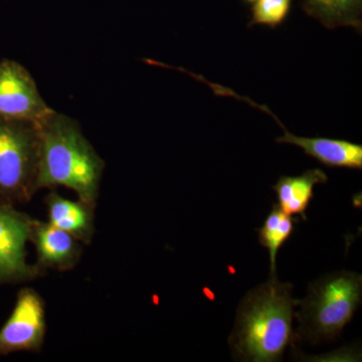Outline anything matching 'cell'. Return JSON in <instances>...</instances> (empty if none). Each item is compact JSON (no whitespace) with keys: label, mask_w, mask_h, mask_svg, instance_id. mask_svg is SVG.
<instances>
[{"label":"cell","mask_w":362,"mask_h":362,"mask_svg":"<svg viewBox=\"0 0 362 362\" xmlns=\"http://www.w3.org/2000/svg\"><path fill=\"white\" fill-rule=\"evenodd\" d=\"M45 330L44 299L32 288H23L18 293L11 316L0 329V356L40 351Z\"/></svg>","instance_id":"5"},{"label":"cell","mask_w":362,"mask_h":362,"mask_svg":"<svg viewBox=\"0 0 362 362\" xmlns=\"http://www.w3.org/2000/svg\"><path fill=\"white\" fill-rule=\"evenodd\" d=\"M245 1H247V2H255V1H257V0H245Z\"/></svg>","instance_id":"14"},{"label":"cell","mask_w":362,"mask_h":362,"mask_svg":"<svg viewBox=\"0 0 362 362\" xmlns=\"http://www.w3.org/2000/svg\"><path fill=\"white\" fill-rule=\"evenodd\" d=\"M54 109L40 96L30 71L13 59L0 61V118L39 123Z\"/></svg>","instance_id":"6"},{"label":"cell","mask_w":362,"mask_h":362,"mask_svg":"<svg viewBox=\"0 0 362 362\" xmlns=\"http://www.w3.org/2000/svg\"><path fill=\"white\" fill-rule=\"evenodd\" d=\"M327 175L322 169L314 168L297 176H281L273 187L277 194L278 206L290 216H303L314 197V187L327 182Z\"/></svg>","instance_id":"10"},{"label":"cell","mask_w":362,"mask_h":362,"mask_svg":"<svg viewBox=\"0 0 362 362\" xmlns=\"http://www.w3.org/2000/svg\"><path fill=\"white\" fill-rule=\"evenodd\" d=\"M39 123L0 118V204L16 206L37 190Z\"/></svg>","instance_id":"4"},{"label":"cell","mask_w":362,"mask_h":362,"mask_svg":"<svg viewBox=\"0 0 362 362\" xmlns=\"http://www.w3.org/2000/svg\"><path fill=\"white\" fill-rule=\"evenodd\" d=\"M297 218L287 214L274 204L262 228H258V239L261 246L266 247L270 258V276H277V256L281 247L290 239L295 230Z\"/></svg>","instance_id":"12"},{"label":"cell","mask_w":362,"mask_h":362,"mask_svg":"<svg viewBox=\"0 0 362 362\" xmlns=\"http://www.w3.org/2000/svg\"><path fill=\"white\" fill-rule=\"evenodd\" d=\"M291 4L292 0H257L252 7V18L249 26L277 28L289 16Z\"/></svg>","instance_id":"13"},{"label":"cell","mask_w":362,"mask_h":362,"mask_svg":"<svg viewBox=\"0 0 362 362\" xmlns=\"http://www.w3.org/2000/svg\"><path fill=\"white\" fill-rule=\"evenodd\" d=\"M33 221L13 206L0 204V283L23 282L42 274L26 261Z\"/></svg>","instance_id":"7"},{"label":"cell","mask_w":362,"mask_h":362,"mask_svg":"<svg viewBox=\"0 0 362 362\" xmlns=\"http://www.w3.org/2000/svg\"><path fill=\"white\" fill-rule=\"evenodd\" d=\"M361 298L362 277L356 272H330L316 279L306 296L297 301L296 341L314 345L337 339L354 318Z\"/></svg>","instance_id":"3"},{"label":"cell","mask_w":362,"mask_h":362,"mask_svg":"<svg viewBox=\"0 0 362 362\" xmlns=\"http://www.w3.org/2000/svg\"><path fill=\"white\" fill-rule=\"evenodd\" d=\"M49 223L89 245L95 232L94 209L86 202L71 201L52 192L45 199Z\"/></svg>","instance_id":"9"},{"label":"cell","mask_w":362,"mask_h":362,"mask_svg":"<svg viewBox=\"0 0 362 362\" xmlns=\"http://www.w3.org/2000/svg\"><path fill=\"white\" fill-rule=\"evenodd\" d=\"M305 13L329 30L346 26L362 30V0H302Z\"/></svg>","instance_id":"11"},{"label":"cell","mask_w":362,"mask_h":362,"mask_svg":"<svg viewBox=\"0 0 362 362\" xmlns=\"http://www.w3.org/2000/svg\"><path fill=\"white\" fill-rule=\"evenodd\" d=\"M291 283L270 276L240 300L228 345L235 361H282L285 350L296 341L293 329L298 300Z\"/></svg>","instance_id":"1"},{"label":"cell","mask_w":362,"mask_h":362,"mask_svg":"<svg viewBox=\"0 0 362 362\" xmlns=\"http://www.w3.org/2000/svg\"><path fill=\"white\" fill-rule=\"evenodd\" d=\"M39 127L37 192L65 187L80 201L96 206L105 163L77 121L54 111L39 122Z\"/></svg>","instance_id":"2"},{"label":"cell","mask_w":362,"mask_h":362,"mask_svg":"<svg viewBox=\"0 0 362 362\" xmlns=\"http://www.w3.org/2000/svg\"><path fill=\"white\" fill-rule=\"evenodd\" d=\"M30 242L37 250V266L40 270H71L77 265L82 255L80 242L49 221H33Z\"/></svg>","instance_id":"8"}]
</instances>
